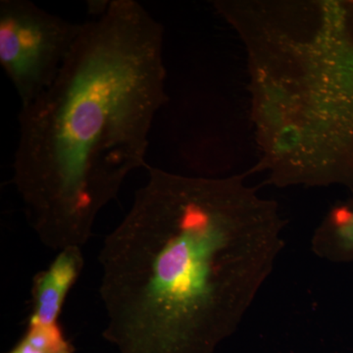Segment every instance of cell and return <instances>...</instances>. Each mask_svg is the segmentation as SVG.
Returning a JSON list of instances; mask_svg holds the SVG:
<instances>
[{
	"label": "cell",
	"mask_w": 353,
	"mask_h": 353,
	"mask_svg": "<svg viewBox=\"0 0 353 353\" xmlns=\"http://www.w3.org/2000/svg\"><path fill=\"white\" fill-rule=\"evenodd\" d=\"M6 353H75L61 325L28 324L19 341Z\"/></svg>",
	"instance_id": "obj_6"
},
{
	"label": "cell",
	"mask_w": 353,
	"mask_h": 353,
	"mask_svg": "<svg viewBox=\"0 0 353 353\" xmlns=\"http://www.w3.org/2000/svg\"><path fill=\"white\" fill-rule=\"evenodd\" d=\"M164 29L143 4L110 0L83 23L59 75L20 109L14 187L50 250L82 248L99 213L146 164L167 101Z\"/></svg>",
	"instance_id": "obj_2"
},
{
	"label": "cell",
	"mask_w": 353,
	"mask_h": 353,
	"mask_svg": "<svg viewBox=\"0 0 353 353\" xmlns=\"http://www.w3.org/2000/svg\"><path fill=\"white\" fill-rule=\"evenodd\" d=\"M83 264L82 248L74 246L58 252L51 263L37 274L28 324H59L65 301L82 274Z\"/></svg>",
	"instance_id": "obj_4"
},
{
	"label": "cell",
	"mask_w": 353,
	"mask_h": 353,
	"mask_svg": "<svg viewBox=\"0 0 353 353\" xmlns=\"http://www.w3.org/2000/svg\"><path fill=\"white\" fill-rule=\"evenodd\" d=\"M30 0L0 1V64L21 108L38 99L63 68L83 31Z\"/></svg>",
	"instance_id": "obj_3"
},
{
	"label": "cell",
	"mask_w": 353,
	"mask_h": 353,
	"mask_svg": "<svg viewBox=\"0 0 353 353\" xmlns=\"http://www.w3.org/2000/svg\"><path fill=\"white\" fill-rule=\"evenodd\" d=\"M316 256L334 263L353 261V196L336 206L311 239Z\"/></svg>",
	"instance_id": "obj_5"
},
{
	"label": "cell",
	"mask_w": 353,
	"mask_h": 353,
	"mask_svg": "<svg viewBox=\"0 0 353 353\" xmlns=\"http://www.w3.org/2000/svg\"><path fill=\"white\" fill-rule=\"evenodd\" d=\"M145 169L99 253L102 336L118 353H215L273 273L284 223L240 176Z\"/></svg>",
	"instance_id": "obj_1"
}]
</instances>
